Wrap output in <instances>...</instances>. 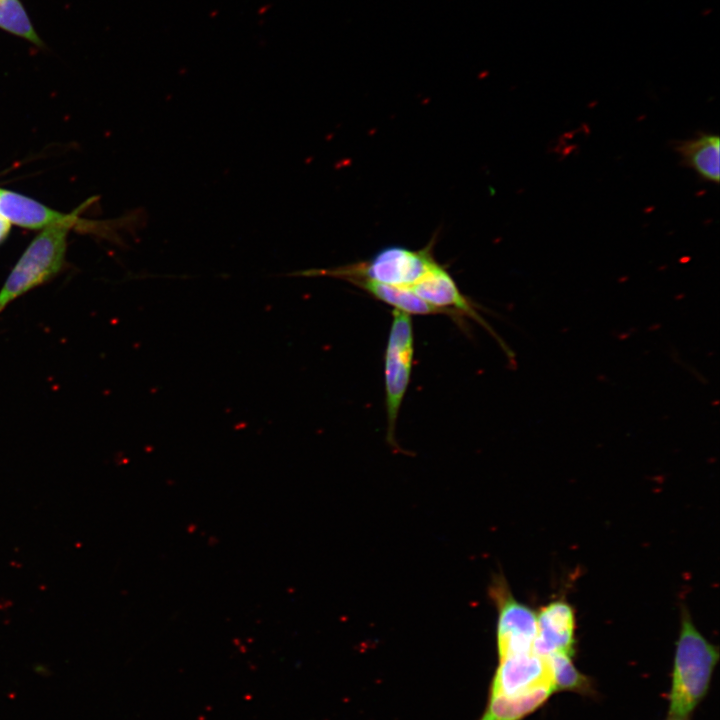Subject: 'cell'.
Here are the masks:
<instances>
[{
	"instance_id": "1",
	"label": "cell",
	"mask_w": 720,
	"mask_h": 720,
	"mask_svg": "<svg viewBox=\"0 0 720 720\" xmlns=\"http://www.w3.org/2000/svg\"><path fill=\"white\" fill-rule=\"evenodd\" d=\"M718 660V647L700 633L688 611L683 609L672 670L668 719H690L709 690Z\"/></svg>"
},
{
	"instance_id": "2",
	"label": "cell",
	"mask_w": 720,
	"mask_h": 720,
	"mask_svg": "<svg viewBox=\"0 0 720 720\" xmlns=\"http://www.w3.org/2000/svg\"><path fill=\"white\" fill-rule=\"evenodd\" d=\"M438 263L431 248L418 251L400 246L386 247L371 259L329 269H308L290 273L289 276H327L352 280H369L383 284L410 288Z\"/></svg>"
},
{
	"instance_id": "3",
	"label": "cell",
	"mask_w": 720,
	"mask_h": 720,
	"mask_svg": "<svg viewBox=\"0 0 720 720\" xmlns=\"http://www.w3.org/2000/svg\"><path fill=\"white\" fill-rule=\"evenodd\" d=\"M71 224L45 228L26 247L0 289L3 310L15 299L44 285L64 268Z\"/></svg>"
},
{
	"instance_id": "4",
	"label": "cell",
	"mask_w": 720,
	"mask_h": 720,
	"mask_svg": "<svg viewBox=\"0 0 720 720\" xmlns=\"http://www.w3.org/2000/svg\"><path fill=\"white\" fill-rule=\"evenodd\" d=\"M414 354V336L411 316L394 309L385 352V405L387 413V439L394 443L399 410L407 391Z\"/></svg>"
},
{
	"instance_id": "5",
	"label": "cell",
	"mask_w": 720,
	"mask_h": 720,
	"mask_svg": "<svg viewBox=\"0 0 720 720\" xmlns=\"http://www.w3.org/2000/svg\"><path fill=\"white\" fill-rule=\"evenodd\" d=\"M489 591L498 611V658L535 651L537 612L513 596L502 576L494 578Z\"/></svg>"
},
{
	"instance_id": "6",
	"label": "cell",
	"mask_w": 720,
	"mask_h": 720,
	"mask_svg": "<svg viewBox=\"0 0 720 720\" xmlns=\"http://www.w3.org/2000/svg\"><path fill=\"white\" fill-rule=\"evenodd\" d=\"M542 687L553 689L547 659L536 651L512 654L499 658L489 698L519 697Z\"/></svg>"
},
{
	"instance_id": "7",
	"label": "cell",
	"mask_w": 720,
	"mask_h": 720,
	"mask_svg": "<svg viewBox=\"0 0 720 720\" xmlns=\"http://www.w3.org/2000/svg\"><path fill=\"white\" fill-rule=\"evenodd\" d=\"M575 630L574 608L562 599L548 603L537 612L535 651L543 657L554 653L574 656Z\"/></svg>"
},
{
	"instance_id": "8",
	"label": "cell",
	"mask_w": 720,
	"mask_h": 720,
	"mask_svg": "<svg viewBox=\"0 0 720 720\" xmlns=\"http://www.w3.org/2000/svg\"><path fill=\"white\" fill-rule=\"evenodd\" d=\"M90 201L91 199L71 213H61L30 197L0 188V214L11 224L28 229L43 230L60 224L99 226L101 224H82L79 218V213Z\"/></svg>"
},
{
	"instance_id": "9",
	"label": "cell",
	"mask_w": 720,
	"mask_h": 720,
	"mask_svg": "<svg viewBox=\"0 0 720 720\" xmlns=\"http://www.w3.org/2000/svg\"><path fill=\"white\" fill-rule=\"evenodd\" d=\"M410 289L422 300L445 314H463L486 326L471 302L460 292L451 275L439 264Z\"/></svg>"
},
{
	"instance_id": "10",
	"label": "cell",
	"mask_w": 720,
	"mask_h": 720,
	"mask_svg": "<svg viewBox=\"0 0 720 720\" xmlns=\"http://www.w3.org/2000/svg\"><path fill=\"white\" fill-rule=\"evenodd\" d=\"M683 163L703 179L719 183L720 139L717 134L704 133L676 146Z\"/></svg>"
},
{
	"instance_id": "11",
	"label": "cell",
	"mask_w": 720,
	"mask_h": 720,
	"mask_svg": "<svg viewBox=\"0 0 720 720\" xmlns=\"http://www.w3.org/2000/svg\"><path fill=\"white\" fill-rule=\"evenodd\" d=\"M351 284L365 290L374 298L409 315L445 314L442 310L428 304L410 288L393 286L369 280H352Z\"/></svg>"
},
{
	"instance_id": "12",
	"label": "cell",
	"mask_w": 720,
	"mask_h": 720,
	"mask_svg": "<svg viewBox=\"0 0 720 720\" xmlns=\"http://www.w3.org/2000/svg\"><path fill=\"white\" fill-rule=\"evenodd\" d=\"M553 693L552 688L542 687L519 697L489 698L480 720H523L540 708Z\"/></svg>"
},
{
	"instance_id": "13",
	"label": "cell",
	"mask_w": 720,
	"mask_h": 720,
	"mask_svg": "<svg viewBox=\"0 0 720 720\" xmlns=\"http://www.w3.org/2000/svg\"><path fill=\"white\" fill-rule=\"evenodd\" d=\"M550 668L554 692L572 691L582 695H591V680L582 674L573 664V656L554 653L545 657Z\"/></svg>"
},
{
	"instance_id": "14",
	"label": "cell",
	"mask_w": 720,
	"mask_h": 720,
	"mask_svg": "<svg viewBox=\"0 0 720 720\" xmlns=\"http://www.w3.org/2000/svg\"><path fill=\"white\" fill-rule=\"evenodd\" d=\"M0 29L40 48L44 47L21 0H0Z\"/></svg>"
},
{
	"instance_id": "15",
	"label": "cell",
	"mask_w": 720,
	"mask_h": 720,
	"mask_svg": "<svg viewBox=\"0 0 720 720\" xmlns=\"http://www.w3.org/2000/svg\"><path fill=\"white\" fill-rule=\"evenodd\" d=\"M11 223L0 214V244L8 237L11 230Z\"/></svg>"
},
{
	"instance_id": "16",
	"label": "cell",
	"mask_w": 720,
	"mask_h": 720,
	"mask_svg": "<svg viewBox=\"0 0 720 720\" xmlns=\"http://www.w3.org/2000/svg\"><path fill=\"white\" fill-rule=\"evenodd\" d=\"M2 311H3V310L0 308V313H1Z\"/></svg>"
},
{
	"instance_id": "17",
	"label": "cell",
	"mask_w": 720,
	"mask_h": 720,
	"mask_svg": "<svg viewBox=\"0 0 720 720\" xmlns=\"http://www.w3.org/2000/svg\"><path fill=\"white\" fill-rule=\"evenodd\" d=\"M668 720H671V719H668Z\"/></svg>"
}]
</instances>
